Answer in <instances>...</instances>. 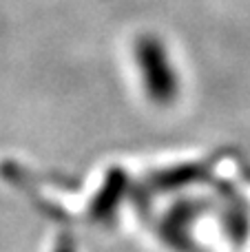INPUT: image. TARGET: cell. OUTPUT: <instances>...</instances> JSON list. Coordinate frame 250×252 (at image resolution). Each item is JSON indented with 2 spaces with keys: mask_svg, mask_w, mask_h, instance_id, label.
<instances>
[{
  "mask_svg": "<svg viewBox=\"0 0 250 252\" xmlns=\"http://www.w3.org/2000/svg\"><path fill=\"white\" fill-rule=\"evenodd\" d=\"M135 53L142 71H144L149 93L159 102L171 100L175 95L177 82H175V73H173L171 64L166 60L164 44L155 35H142L135 44Z\"/></svg>",
  "mask_w": 250,
  "mask_h": 252,
  "instance_id": "cell-1",
  "label": "cell"
}]
</instances>
